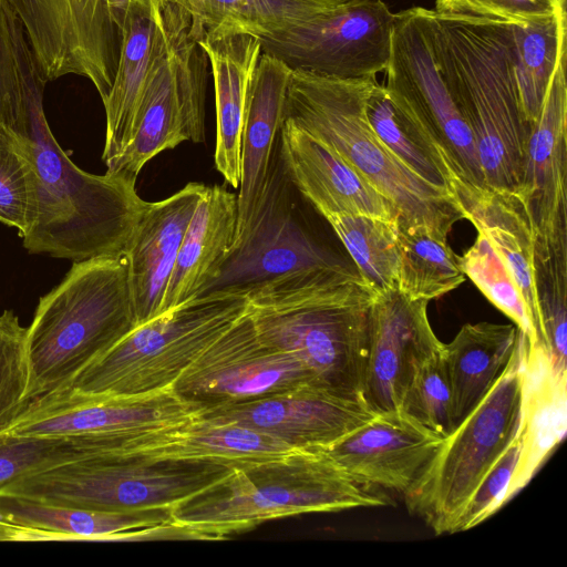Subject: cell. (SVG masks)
I'll use <instances>...</instances> for the list:
<instances>
[{
	"label": "cell",
	"instance_id": "cell-40",
	"mask_svg": "<svg viewBox=\"0 0 567 567\" xmlns=\"http://www.w3.org/2000/svg\"><path fill=\"white\" fill-rule=\"evenodd\" d=\"M37 184L29 136L0 124V221L21 237L35 217Z\"/></svg>",
	"mask_w": 567,
	"mask_h": 567
},
{
	"label": "cell",
	"instance_id": "cell-12",
	"mask_svg": "<svg viewBox=\"0 0 567 567\" xmlns=\"http://www.w3.org/2000/svg\"><path fill=\"white\" fill-rule=\"evenodd\" d=\"M48 81L87 79L102 101L115 75L128 0H7Z\"/></svg>",
	"mask_w": 567,
	"mask_h": 567
},
{
	"label": "cell",
	"instance_id": "cell-4",
	"mask_svg": "<svg viewBox=\"0 0 567 567\" xmlns=\"http://www.w3.org/2000/svg\"><path fill=\"white\" fill-rule=\"evenodd\" d=\"M344 473L322 450L238 463L213 484L176 504L172 518L223 539L274 518L386 504Z\"/></svg>",
	"mask_w": 567,
	"mask_h": 567
},
{
	"label": "cell",
	"instance_id": "cell-1",
	"mask_svg": "<svg viewBox=\"0 0 567 567\" xmlns=\"http://www.w3.org/2000/svg\"><path fill=\"white\" fill-rule=\"evenodd\" d=\"M374 296L352 267L289 274L248 291L262 342L299 361L319 386L362 402Z\"/></svg>",
	"mask_w": 567,
	"mask_h": 567
},
{
	"label": "cell",
	"instance_id": "cell-38",
	"mask_svg": "<svg viewBox=\"0 0 567 567\" xmlns=\"http://www.w3.org/2000/svg\"><path fill=\"white\" fill-rule=\"evenodd\" d=\"M534 280L551 367L558 374L567 373V248L535 243Z\"/></svg>",
	"mask_w": 567,
	"mask_h": 567
},
{
	"label": "cell",
	"instance_id": "cell-27",
	"mask_svg": "<svg viewBox=\"0 0 567 567\" xmlns=\"http://www.w3.org/2000/svg\"><path fill=\"white\" fill-rule=\"evenodd\" d=\"M237 216V194L206 185L182 239L162 313L200 297L218 279L235 241Z\"/></svg>",
	"mask_w": 567,
	"mask_h": 567
},
{
	"label": "cell",
	"instance_id": "cell-31",
	"mask_svg": "<svg viewBox=\"0 0 567 567\" xmlns=\"http://www.w3.org/2000/svg\"><path fill=\"white\" fill-rule=\"evenodd\" d=\"M517 336L515 324L466 323L450 343H444L443 357L456 425L501 375L515 349Z\"/></svg>",
	"mask_w": 567,
	"mask_h": 567
},
{
	"label": "cell",
	"instance_id": "cell-15",
	"mask_svg": "<svg viewBox=\"0 0 567 567\" xmlns=\"http://www.w3.org/2000/svg\"><path fill=\"white\" fill-rule=\"evenodd\" d=\"M302 383L317 384L299 361L261 341L248 303L247 309L203 351L172 389L200 413Z\"/></svg>",
	"mask_w": 567,
	"mask_h": 567
},
{
	"label": "cell",
	"instance_id": "cell-21",
	"mask_svg": "<svg viewBox=\"0 0 567 567\" xmlns=\"http://www.w3.org/2000/svg\"><path fill=\"white\" fill-rule=\"evenodd\" d=\"M291 72L284 61L261 52L251 75L246 95L237 229L231 251L244 241L262 206L279 151Z\"/></svg>",
	"mask_w": 567,
	"mask_h": 567
},
{
	"label": "cell",
	"instance_id": "cell-32",
	"mask_svg": "<svg viewBox=\"0 0 567 567\" xmlns=\"http://www.w3.org/2000/svg\"><path fill=\"white\" fill-rule=\"evenodd\" d=\"M185 12L192 37L248 33L266 38L306 22L337 0H165Z\"/></svg>",
	"mask_w": 567,
	"mask_h": 567
},
{
	"label": "cell",
	"instance_id": "cell-42",
	"mask_svg": "<svg viewBox=\"0 0 567 567\" xmlns=\"http://www.w3.org/2000/svg\"><path fill=\"white\" fill-rule=\"evenodd\" d=\"M27 331L12 310L0 315V432L27 405L30 381Z\"/></svg>",
	"mask_w": 567,
	"mask_h": 567
},
{
	"label": "cell",
	"instance_id": "cell-5",
	"mask_svg": "<svg viewBox=\"0 0 567 567\" xmlns=\"http://www.w3.org/2000/svg\"><path fill=\"white\" fill-rule=\"evenodd\" d=\"M375 81L295 69L284 118L332 147L392 202L399 212L398 226L425 225L447 237L465 216L453 197L412 173L374 132L365 102Z\"/></svg>",
	"mask_w": 567,
	"mask_h": 567
},
{
	"label": "cell",
	"instance_id": "cell-13",
	"mask_svg": "<svg viewBox=\"0 0 567 567\" xmlns=\"http://www.w3.org/2000/svg\"><path fill=\"white\" fill-rule=\"evenodd\" d=\"M393 20L382 0H337L306 22L260 38L261 52L292 70L375 78L388 65Z\"/></svg>",
	"mask_w": 567,
	"mask_h": 567
},
{
	"label": "cell",
	"instance_id": "cell-26",
	"mask_svg": "<svg viewBox=\"0 0 567 567\" xmlns=\"http://www.w3.org/2000/svg\"><path fill=\"white\" fill-rule=\"evenodd\" d=\"M292 451L296 450L262 432L198 414L186 422L125 439L107 454L234 465L280 457Z\"/></svg>",
	"mask_w": 567,
	"mask_h": 567
},
{
	"label": "cell",
	"instance_id": "cell-43",
	"mask_svg": "<svg viewBox=\"0 0 567 567\" xmlns=\"http://www.w3.org/2000/svg\"><path fill=\"white\" fill-rule=\"evenodd\" d=\"M82 457L76 437L0 433V487L35 471Z\"/></svg>",
	"mask_w": 567,
	"mask_h": 567
},
{
	"label": "cell",
	"instance_id": "cell-14",
	"mask_svg": "<svg viewBox=\"0 0 567 567\" xmlns=\"http://www.w3.org/2000/svg\"><path fill=\"white\" fill-rule=\"evenodd\" d=\"M198 414L173 389L142 395L84 394L65 389L29 402L0 433L99 440L103 454L125 439L176 425Z\"/></svg>",
	"mask_w": 567,
	"mask_h": 567
},
{
	"label": "cell",
	"instance_id": "cell-20",
	"mask_svg": "<svg viewBox=\"0 0 567 567\" xmlns=\"http://www.w3.org/2000/svg\"><path fill=\"white\" fill-rule=\"evenodd\" d=\"M443 439L398 410L377 414L322 451L357 483L404 494Z\"/></svg>",
	"mask_w": 567,
	"mask_h": 567
},
{
	"label": "cell",
	"instance_id": "cell-37",
	"mask_svg": "<svg viewBox=\"0 0 567 567\" xmlns=\"http://www.w3.org/2000/svg\"><path fill=\"white\" fill-rule=\"evenodd\" d=\"M324 219L375 295L398 289V220L354 214L330 215Z\"/></svg>",
	"mask_w": 567,
	"mask_h": 567
},
{
	"label": "cell",
	"instance_id": "cell-23",
	"mask_svg": "<svg viewBox=\"0 0 567 567\" xmlns=\"http://www.w3.org/2000/svg\"><path fill=\"white\" fill-rule=\"evenodd\" d=\"M167 40L163 0H128L120 27V49L112 86L102 101L106 131L104 163L130 143L142 101Z\"/></svg>",
	"mask_w": 567,
	"mask_h": 567
},
{
	"label": "cell",
	"instance_id": "cell-41",
	"mask_svg": "<svg viewBox=\"0 0 567 567\" xmlns=\"http://www.w3.org/2000/svg\"><path fill=\"white\" fill-rule=\"evenodd\" d=\"M399 410L443 437L455 429L452 391L443 349L417 369Z\"/></svg>",
	"mask_w": 567,
	"mask_h": 567
},
{
	"label": "cell",
	"instance_id": "cell-22",
	"mask_svg": "<svg viewBox=\"0 0 567 567\" xmlns=\"http://www.w3.org/2000/svg\"><path fill=\"white\" fill-rule=\"evenodd\" d=\"M279 155L296 190L323 218L354 214L398 220L394 204L332 147L285 118Z\"/></svg>",
	"mask_w": 567,
	"mask_h": 567
},
{
	"label": "cell",
	"instance_id": "cell-24",
	"mask_svg": "<svg viewBox=\"0 0 567 567\" xmlns=\"http://www.w3.org/2000/svg\"><path fill=\"white\" fill-rule=\"evenodd\" d=\"M171 522V508L104 512L0 494V542L145 540Z\"/></svg>",
	"mask_w": 567,
	"mask_h": 567
},
{
	"label": "cell",
	"instance_id": "cell-25",
	"mask_svg": "<svg viewBox=\"0 0 567 567\" xmlns=\"http://www.w3.org/2000/svg\"><path fill=\"white\" fill-rule=\"evenodd\" d=\"M205 188L190 182L165 199L147 202L124 252L137 326L162 315L182 239Z\"/></svg>",
	"mask_w": 567,
	"mask_h": 567
},
{
	"label": "cell",
	"instance_id": "cell-39",
	"mask_svg": "<svg viewBox=\"0 0 567 567\" xmlns=\"http://www.w3.org/2000/svg\"><path fill=\"white\" fill-rule=\"evenodd\" d=\"M460 261L465 276L496 308L513 320L530 344L545 346L542 332L517 284L484 234L477 231L474 244L460 257Z\"/></svg>",
	"mask_w": 567,
	"mask_h": 567
},
{
	"label": "cell",
	"instance_id": "cell-8",
	"mask_svg": "<svg viewBox=\"0 0 567 567\" xmlns=\"http://www.w3.org/2000/svg\"><path fill=\"white\" fill-rule=\"evenodd\" d=\"M248 303L246 292L215 291L166 311L136 326L86 367L68 389L109 395H142L172 389Z\"/></svg>",
	"mask_w": 567,
	"mask_h": 567
},
{
	"label": "cell",
	"instance_id": "cell-35",
	"mask_svg": "<svg viewBox=\"0 0 567 567\" xmlns=\"http://www.w3.org/2000/svg\"><path fill=\"white\" fill-rule=\"evenodd\" d=\"M45 84L19 17L0 0V124L29 136L31 105Z\"/></svg>",
	"mask_w": 567,
	"mask_h": 567
},
{
	"label": "cell",
	"instance_id": "cell-9",
	"mask_svg": "<svg viewBox=\"0 0 567 567\" xmlns=\"http://www.w3.org/2000/svg\"><path fill=\"white\" fill-rule=\"evenodd\" d=\"M231 465L104 454L25 474L0 494L104 512L173 508L225 476Z\"/></svg>",
	"mask_w": 567,
	"mask_h": 567
},
{
	"label": "cell",
	"instance_id": "cell-11",
	"mask_svg": "<svg viewBox=\"0 0 567 567\" xmlns=\"http://www.w3.org/2000/svg\"><path fill=\"white\" fill-rule=\"evenodd\" d=\"M433 10L412 7L394 13L384 86L391 97L443 152L456 174L485 187L473 134L437 64Z\"/></svg>",
	"mask_w": 567,
	"mask_h": 567
},
{
	"label": "cell",
	"instance_id": "cell-45",
	"mask_svg": "<svg viewBox=\"0 0 567 567\" xmlns=\"http://www.w3.org/2000/svg\"><path fill=\"white\" fill-rule=\"evenodd\" d=\"M567 0H436V13L461 14L511 23L549 20Z\"/></svg>",
	"mask_w": 567,
	"mask_h": 567
},
{
	"label": "cell",
	"instance_id": "cell-36",
	"mask_svg": "<svg viewBox=\"0 0 567 567\" xmlns=\"http://www.w3.org/2000/svg\"><path fill=\"white\" fill-rule=\"evenodd\" d=\"M398 291L412 300L439 298L465 281L460 256L447 237L425 225L398 226Z\"/></svg>",
	"mask_w": 567,
	"mask_h": 567
},
{
	"label": "cell",
	"instance_id": "cell-17",
	"mask_svg": "<svg viewBox=\"0 0 567 567\" xmlns=\"http://www.w3.org/2000/svg\"><path fill=\"white\" fill-rule=\"evenodd\" d=\"M200 416L262 432L292 450H322L371 421L364 402L313 383L204 410Z\"/></svg>",
	"mask_w": 567,
	"mask_h": 567
},
{
	"label": "cell",
	"instance_id": "cell-19",
	"mask_svg": "<svg viewBox=\"0 0 567 567\" xmlns=\"http://www.w3.org/2000/svg\"><path fill=\"white\" fill-rule=\"evenodd\" d=\"M567 58L556 69L525 154L518 193L535 241L567 247Z\"/></svg>",
	"mask_w": 567,
	"mask_h": 567
},
{
	"label": "cell",
	"instance_id": "cell-30",
	"mask_svg": "<svg viewBox=\"0 0 567 567\" xmlns=\"http://www.w3.org/2000/svg\"><path fill=\"white\" fill-rule=\"evenodd\" d=\"M567 373L554 371L544 344L527 340L523 368L520 452L507 501L522 489L566 433Z\"/></svg>",
	"mask_w": 567,
	"mask_h": 567
},
{
	"label": "cell",
	"instance_id": "cell-33",
	"mask_svg": "<svg viewBox=\"0 0 567 567\" xmlns=\"http://www.w3.org/2000/svg\"><path fill=\"white\" fill-rule=\"evenodd\" d=\"M365 114L377 135L405 167L454 198L453 183L458 175L450 161L378 81L368 95Z\"/></svg>",
	"mask_w": 567,
	"mask_h": 567
},
{
	"label": "cell",
	"instance_id": "cell-6",
	"mask_svg": "<svg viewBox=\"0 0 567 567\" xmlns=\"http://www.w3.org/2000/svg\"><path fill=\"white\" fill-rule=\"evenodd\" d=\"M137 326L124 255L73 261L27 328V404L68 389Z\"/></svg>",
	"mask_w": 567,
	"mask_h": 567
},
{
	"label": "cell",
	"instance_id": "cell-2",
	"mask_svg": "<svg viewBox=\"0 0 567 567\" xmlns=\"http://www.w3.org/2000/svg\"><path fill=\"white\" fill-rule=\"evenodd\" d=\"M439 68L470 127L487 187L518 192L533 125L515 76L512 23L432 13Z\"/></svg>",
	"mask_w": 567,
	"mask_h": 567
},
{
	"label": "cell",
	"instance_id": "cell-29",
	"mask_svg": "<svg viewBox=\"0 0 567 567\" xmlns=\"http://www.w3.org/2000/svg\"><path fill=\"white\" fill-rule=\"evenodd\" d=\"M453 196L465 219L487 237L507 267L544 340L534 280L535 228L523 196L475 186L460 176L453 183Z\"/></svg>",
	"mask_w": 567,
	"mask_h": 567
},
{
	"label": "cell",
	"instance_id": "cell-16",
	"mask_svg": "<svg viewBox=\"0 0 567 567\" xmlns=\"http://www.w3.org/2000/svg\"><path fill=\"white\" fill-rule=\"evenodd\" d=\"M292 189L278 151L262 206L251 229L231 251L218 279L205 293H248L285 275L351 267L319 244L302 225L295 209Z\"/></svg>",
	"mask_w": 567,
	"mask_h": 567
},
{
	"label": "cell",
	"instance_id": "cell-3",
	"mask_svg": "<svg viewBox=\"0 0 567 567\" xmlns=\"http://www.w3.org/2000/svg\"><path fill=\"white\" fill-rule=\"evenodd\" d=\"M29 138L38 184L24 248L73 261L124 255L147 205L136 183L78 167L50 130L43 97L31 105Z\"/></svg>",
	"mask_w": 567,
	"mask_h": 567
},
{
	"label": "cell",
	"instance_id": "cell-18",
	"mask_svg": "<svg viewBox=\"0 0 567 567\" xmlns=\"http://www.w3.org/2000/svg\"><path fill=\"white\" fill-rule=\"evenodd\" d=\"M427 303L398 289L373 298L362 400L375 414L398 411L417 369L443 349L430 324Z\"/></svg>",
	"mask_w": 567,
	"mask_h": 567
},
{
	"label": "cell",
	"instance_id": "cell-7",
	"mask_svg": "<svg viewBox=\"0 0 567 567\" xmlns=\"http://www.w3.org/2000/svg\"><path fill=\"white\" fill-rule=\"evenodd\" d=\"M527 338L518 330L501 375L475 408L443 439L403 494L410 513L436 535L452 534L475 487L519 432Z\"/></svg>",
	"mask_w": 567,
	"mask_h": 567
},
{
	"label": "cell",
	"instance_id": "cell-10",
	"mask_svg": "<svg viewBox=\"0 0 567 567\" xmlns=\"http://www.w3.org/2000/svg\"><path fill=\"white\" fill-rule=\"evenodd\" d=\"M167 40L146 87L130 143L106 172L136 183L156 155L185 141H205L207 58L192 37L189 19L163 0Z\"/></svg>",
	"mask_w": 567,
	"mask_h": 567
},
{
	"label": "cell",
	"instance_id": "cell-44",
	"mask_svg": "<svg viewBox=\"0 0 567 567\" xmlns=\"http://www.w3.org/2000/svg\"><path fill=\"white\" fill-rule=\"evenodd\" d=\"M520 434L512 441L480 481L454 523L452 534L467 530L482 523L506 501L507 491L517 466Z\"/></svg>",
	"mask_w": 567,
	"mask_h": 567
},
{
	"label": "cell",
	"instance_id": "cell-34",
	"mask_svg": "<svg viewBox=\"0 0 567 567\" xmlns=\"http://www.w3.org/2000/svg\"><path fill=\"white\" fill-rule=\"evenodd\" d=\"M515 76L523 110L534 126L560 61L567 58V8L542 22L512 23Z\"/></svg>",
	"mask_w": 567,
	"mask_h": 567
},
{
	"label": "cell",
	"instance_id": "cell-28",
	"mask_svg": "<svg viewBox=\"0 0 567 567\" xmlns=\"http://www.w3.org/2000/svg\"><path fill=\"white\" fill-rule=\"evenodd\" d=\"M197 43L207 58L214 82L215 167L226 184L238 189L246 95L261 42L248 33H226L202 37Z\"/></svg>",
	"mask_w": 567,
	"mask_h": 567
}]
</instances>
